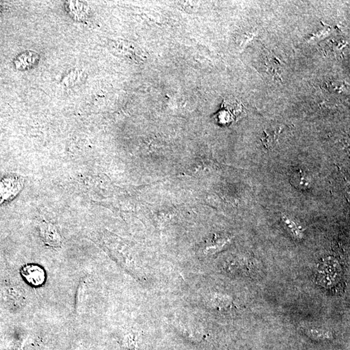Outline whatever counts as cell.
I'll list each match as a JSON object with an SVG mask.
<instances>
[{
    "mask_svg": "<svg viewBox=\"0 0 350 350\" xmlns=\"http://www.w3.org/2000/svg\"><path fill=\"white\" fill-rule=\"evenodd\" d=\"M306 333L313 339L317 340H328L333 337V334L330 331L322 329H309L306 330Z\"/></svg>",
    "mask_w": 350,
    "mask_h": 350,
    "instance_id": "8",
    "label": "cell"
},
{
    "mask_svg": "<svg viewBox=\"0 0 350 350\" xmlns=\"http://www.w3.org/2000/svg\"><path fill=\"white\" fill-rule=\"evenodd\" d=\"M282 222L286 229L288 230L291 236L295 239H302L303 238L304 234L301 229H299L297 225L291 219L289 218L285 214L282 215Z\"/></svg>",
    "mask_w": 350,
    "mask_h": 350,
    "instance_id": "5",
    "label": "cell"
},
{
    "mask_svg": "<svg viewBox=\"0 0 350 350\" xmlns=\"http://www.w3.org/2000/svg\"><path fill=\"white\" fill-rule=\"evenodd\" d=\"M243 113V104L235 98L225 99L221 109L215 115L218 123L223 125H229L238 120Z\"/></svg>",
    "mask_w": 350,
    "mask_h": 350,
    "instance_id": "1",
    "label": "cell"
},
{
    "mask_svg": "<svg viewBox=\"0 0 350 350\" xmlns=\"http://www.w3.org/2000/svg\"><path fill=\"white\" fill-rule=\"evenodd\" d=\"M23 187L24 180L19 176H7L0 180V204L14 198Z\"/></svg>",
    "mask_w": 350,
    "mask_h": 350,
    "instance_id": "2",
    "label": "cell"
},
{
    "mask_svg": "<svg viewBox=\"0 0 350 350\" xmlns=\"http://www.w3.org/2000/svg\"><path fill=\"white\" fill-rule=\"evenodd\" d=\"M291 184L300 191H306L312 186V180L308 174L302 169L295 168L291 171L290 175Z\"/></svg>",
    "mask_w": 350,
    "mask_h": 350,
    "instance_id": "3",
    "label": "cell"
},
{
    "mask_svg": "<svg viewBox=\"0 0 350 350\" xmlns=\"http://www.w3.org/2000/svg\"><path fill=\"white\" fill-rule=\"evenodd\" d=\"M22 275L29 283L33 284L34 285L41 284L44 282V271L37 266L29 265L26 266L22 270Z\"/></svg>",
    "mask_w": 350,
    "mask_h": 350,
    "instance_id": "4",
    "label": "cell"
},
{
    "mask_svg": "<svg viewBox=\"0 0 350 350\" xmlns=\"http://www.w3.org/2000/svg\"><path fill=\"white\" fill-rule=\"evenodd\" d=\"M38 56L37 54L35 53H32L31 54L30 52H28V53L23 54V55L20 56L18 57L17 60L16 61V65H17L18 69H26L29 68L31 65H33L36 62V61L38 60Z\"/></svg>",
    "mask_w": 350,
    "mask_h": 350,
    "instance_id": "6",
    "label": "cell"
},
{
    "mask_svg": "<svg viewBox=\"0 0 350 350\" xmlns=\"http://www.w3.org/2000/svg\"><path fill=\"white\" fill-rule=\"evenodd\" d=\"M42 234L45 241L49 243L50 245L53 244H58L60 243V239L59 235L56 231L55 228L51 225H45L42 229Z\"/></svg>",
    "mask_w": 350,
    "mask_h": 350,
    "instance_id": "7",
    "label": "cell"
}]
</instances>
